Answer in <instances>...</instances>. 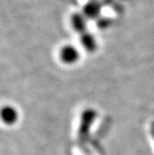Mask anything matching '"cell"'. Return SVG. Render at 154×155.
Returning <instances> with one entry per match:
<instances>
[{
	"mask_svg": "<svg viewBox=\"0 0 154 155\" xmlns=\"http://www.w3.org/2000/svg\"><path fill=\"white\" fill-rule=\"evenodd\" d=\"M97 117V111L94 109H87L81 114L80 126H79V138L82 142H85L88 137L91 126Z\"/></svg>",
	"mask_w": 154,
	"mask_h": 155,
	"instance_id": "6da1fadb",
	"label": "cell"
},
{
	"mask_svg": "<svg viewBox=\"0 0 154 155\" xmlns=\"http://www.w3.org/2000/svg\"><path fill=\"white\" fill-rule=\"evenodd\" d=\"M60 60L67 65L75 64L80 60V52L73 45H65L60 50Z\"/></svg>",
	"mask_w": 154,
	"mask_h": 155,
	"instance_id": "7a4b0ae2",
	"label": "cell"
},
{
	"mask_svg": "<svg viewBox=\"0 0 154 155\" xmlns=\"http://www.w3.org/2000/svg\"><path fill=\"white\" fill-rule=\"evenodd\" d=\"M1 119L7 125H13L19 120V112L16 108L11 105L3 106L1 110Z\"/></svg>",
	"mask_w": 154,
	"mask_h": 155,
	"instance_id": "3957f363",
	"label": "cell"
},
{
	"mask_svg": "<svg viewBox=\"0 0 154 155\" xmlns=\"http://www.w3.org/2000/svg\"><path fill=\"white\" fill-rule=\"evenodd\" d=\"M71 24L73 29L80 35L87 31L86 17L83 13L75 12L71 16Z\"/></svg>",
	"mask_w": 154,
	"mask_h": 155,
	"instance_id": "277c9868",
	"label": "cell"
},
{
	"mask_svg": "<svg viewBox=\"0 0 154 155\" xmlns=\"http://www.w3.org/2000/svg\"><path fill=\"white\" fill-rule=\"evenodd\" d=\"M79 37H80L81 44L83 45L84 48H85L87 52L94 53L97 50V41L91 33L87 31L86 33L80 35Z\"/></svg>",
	"mask_w": 154,
	"mask_h": 155,
	"instance_id": "5b68a950",
	"label": "cell"
},
{
	"mask_svg": "<svg viewBox=\"0 0 154 155\" xmlns=\"http://www.w3.org/2000/svg\"><path fill=\"white\" fill-rule=\"evenodd\" d=\"M100 13V7L96 2H88L84 8V16L89 19H96Z\"/></svg>",
	"mask_w": 154,
	"mask_h": 155,
	"instance_id": "8992f818",
	"label": "cell"
},
{
	"mask_svg": "<svg viewBox=\"0 0 154 155\" xmlns=\"http://www.w3.org/2000/svg\"><path fill=\"white\" fill-rule=\"evenodd\" d=\"M150 133H151V136L153 137V138H154V121L151 123V124H150Z\"/></svg>",
	"mask_w": 154,
	"mask_h": 155,
	"instance_id": "52a82bcc",
	"label": "cell"
}]
</instances>
